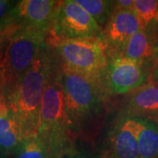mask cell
Returning a JSON list of instances; mask_svg holds the SVG:
<instances>
[{"label":"cell","mask_w":158,"mask_h":158,"mask_svg":"<svg viewBox=\"0 0 158 158\" xmlns=\"http://www.w3.org/2000/svg\"><path fill=\"white\" fill-rule=\"evenodd\" d=\"M102 29L75 0L59 1L46 40L48 41L100 36Z\"/></svg>","instance_id":"5"},{"label":"cell","mask_w":158,"mask_h":158,"mask_svg":"<svg viewBox=\"0 0 158 158\" xmlns=\"http://www.w3.org/2000/svg\"><path fill=\"white\" fill-rule=\"evenodd\" d=\"M145 65L124 56L111 57L106 69V80L111 91L125 94L145 84Z\"/></svg>","instance_id":"7"},{"label":"cell","mask_w":158,"mask_h":158,"mask_svg":"<svg viewBox=\"0 0 158 158\" xmlns=\"http://www.w3.org/2000/svg\"><path fill=\"white\" fill-rule=\"evenodd\" d=\"M62 66L101 82L108 65L106 47L100 36L85 39L48 41Z\"/></svg>","instance_id":"3"},{"label":"cell","mask_w":158,"mask_h":158,"mask_svg":"<svg viewBox=\"0 0 158 158\" xmlns=\"http://www.w3.org/2000/svg\"><path fill=\"white\" fill-rule=\"evenodd\" d=\"M46 38L45 32L23 27L11 36L0 62V90L6 104L45 45Z\"/></svg>","instance_id":"2"},{"label":"cell","mask_w":158,"mask_h":158,"mask_svg":"<svg viewBox=\"0 0 158 158\" xmlns=\"http://www.w3.org/2000/svg\"><path fill=\"white\" fill-rule=\"evenodd\" d=\"M156 124H157V126H158V118H156Z\"/></svg>","instance_id":"24"},{"label":"cell","mask_w":158,"mask_h":158,"mask_svg":"<svg viewBox=\"0 0 158 158\" xmlns=\"http://www.w3.org/2000/svg\"><path fill=\"white\" fill-rule=\"evenodd\" d=\"M60 70L69 129L82 123L98 107L101 96V82L63 66Z\"/></svg>","instance_id":"4"},{"label":"cell","mask_w":158,"mask_h":158,"mask_svg":"<svg viewBox=\"0 0 158 158\" xmlns=\"http://www.w3.org/2000/svg\"><path fill=\"white\" fill-rule=\"evenodd\" d=\"M21 26L12 15L4 20H0V62L4 56L11 36Z\"/></svg>","instance_id":"17"},{"label":"cell","mask_w":158,"mask_h":158,"mask_svg":"<svg viewBox=\"0 0 158 158\" xmlns=\"http://www.w3.org/2000/svg\"><path fill=\"white\" fill-rule=\"evenodd\" d=\"M157 33H158V26H157Z\"/></svg>","instance_id":"26"},{"label":"cell","mask_w":158,"mask_h":158,"mask_svg":"<svg viewBox=\"0 0 158 158\" xmlns=\"http://www.w3.org/2000/svg\"><path fill=\"white\" fill-rule=\"evenodd\" d=\"M13 158H51L50 150L46 139L40 134L26 137Z\"/></svg>","instance_id":"14"},{"label":"cell","mask_w":158,"mask_h":158,"mask_svg":"<svg viewBox=\"0 0 158 158\" xmlns=\"http://www.w3.org/2000/svg\"><path fill=\"white\" fill-rule=\"evenodd\" d=\"M135 118L139 158H158V126L148 118Z\"/></svg>","instance_id":"13"},{"label":"cell","mask_w":158,"mask_h":158,"mask_svg":"<svg viewBox=\"0 0 158 158\" xmlns=\"http://www.w3.org/2000/svg\"><path fill=\"white\" fill-rule=\"evenodd\" d=\"M112 158H139L135 117L126 116L113 128L111 136Z\"/></svg>","instance_id":"10"},{"label":"cell","mask_w":158,"mask_h":158,"mask_svg":"<svg viewBox=\"0 0 158 158\" xmlns=\"http://www.w3.org/2000/svg\"><path fill=\"white\" fill-rule=\"evenodd\" d=\"M104 158H112V157H108V156H105Z\"/></svg>","instance_id":"25"},{"label":"cell","mask_w":158,"mask_h":158,"mask_svg":"<svg viewBox=\"0 0 158 158\" xmlns=\"http://www.w3.org/2000/svg\"><path fill=\"white\" fill-rule=\"evenodd\" d=\"M135 0H118L113 1L114 11H134Z\"/></svg>","instance_id":"19"},{"label":"cell","mask_w":158,"mask_h":158,"mask_svg":"<svg viewBox=\"0 0 158 158\" xmlns=\"http://www.w3.org/2000/svg\"><path fill=\"white\" fill-rule=\"evenodd\" d=\"M134 12L141 28L158 26V0H135Z\"/></svg>","instance_id":"16"},{"label":"cell","mask_w":158,"mask_h":158,"mask_svg":"<svg viewBox=\"0 0 158 158\" xmlns=\"http://www.w3.org/2000/svg\"><path fill=\"white\" fill-rule=\"evenodd\" d=\"M18 1L0 0V20H4L12 15Z\"/></svg>","instance_id":"18"},{"label":"cell","mask_w":158,"mask_h":158,"mask_svg":"<svg viewBox=\"0 0 158 158\" xmlns=\"http://www.w3.org/2000/svg\"><path fill=\"white\" fill-rule=\"evenodd\" d=\"M122 56L143 65L158 62L157 26L141 28L134 34L127 43Z\"/></svg>","instance_id":"9"},{"label":"cell","mask_w":158,"mask_h":158,"mask_svg":"<svg viewBox=\"0 0 158 158\" xmlns=\"http://www.w3.org/2000/svg\"><path fill=\"white\" fill-rule=\"evenodd\" d=\"M92 18L101 28L106 25L113 9V1L106 0H75Z\"/></svg>","instance_id":"15"},{"label":"cell","mask_w":158,"mask_h":158,"mask_svg":"<svg viewBox=\"0 0 158 158\" xmlns=\"http://www.w3.org/2000/svg\"><path fill=\"white\" fill-rule=\"evenodd\" d=\"M152 77H153V81H154L155 83L158 84V64H156V68H155L154 71H153Z\"/></svg>","instance_id":"21"},{"label":"cell","mask_w":158,"mask_h":158,"mask_svg":"<svg viewBox=\"0 0 158 158\" xmlns=\"http://www.w3.org/2000/svg\"><path fill=\"white\" fill-rule=\"evenodd\" d=\"M25 138L15 115L6 104L0 105V155L12 156Z\"/></svg>","instance_id":"12"},{"label":"cell","mask_w":158,"mask_h":158,"mask_svg":"<svg viewBox=\"0 0 158 158\" xmlns=\"http://www.w3.org/2000/svg\"><path fill=\"white\" fill-rule=\"evenodd\" d=\"M2 104H6L5 101H4V98H3V96H2V92H1V90H0V105Z\"/></svg>","instance_id":"22"},{"label":"cell","mask_w":158,"mask_h":158,"mask_svg":"<svg viewBox=\"0 0 158 158\" xmlns=\"http://www.w3.org/2000/svg\"><path fill=\"white\" fill-rule=\"evenodd\" d=\"M127 113L129 117L158 118V84L152 81L132 91Z\"/></svg>","instance_id":"11"},{"label":"cell","mask_w":158,"mask_h":158,"mask_svg":"<svg viewBox=\"0 0 158 158\" xmlns=\"http://www.w3.org/2000/svg\"><path fill=\"white\" fill-rule=\"evenodd\" d=\"M59 1H18L12 16L23 27H30L48 34Z\"/></svg>","instance_id":"8"},{"label":"cell","mask_w":158,"mask_h":158,"mask_svg":"<svg viewBox=\"0 0 158 158\" xmlns=\"http://www.w3.org/2000/svg\"><path fill=\"white\" fill-rule=\"evenodd\" d=\"M141 29L134 11H114L108 19L100 37L110 56H122L130 38Z\"/></svg>","instance_id":"6"},{"label":"cell","mask_w":158,"mask_h":158,"mask_svg":"<svg viewBox=\"0 0 158 158\" xmlns=\"http://www.w3.org/2000/svg\"><path fill=\"white\" fill-rule=\"evenodd\" d=\"M0 158H10L9 156H4V155H0Z\"/></svg>","instance_id":"23"},{"label":"cell","mask_w":158,"mask_h":158,"mask_svg":"<svg viewBox=\"0 0 158 158\" xmlns=\"http://www.w3.org/2000/svg\"><path fill=\"white\" fill-rule=\"evenodd\" d=\"M54 63L45 43L6 101L7 106L21 125L25 137L38 133L42 96Z\"/></svg>","instance_id":"1"},{"label":"cell","mask_w":158,"mask_h":158,"mask_svg":"<svg viewBox=\"0 0 158 158\" xmlns=\"http://www.w3.org/2000/svg\"><path fill=\"white\" fill-rule=\"evenodd\" d=\"M62 158H86L84 156V155H81V154H77V153H70V154H68L66 156H64Z\"/></svg>","instance_id":"20"}]
</instances>
